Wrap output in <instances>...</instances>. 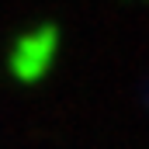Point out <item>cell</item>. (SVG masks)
<instances>
[{
	"label": "cell",
	"mask_w": 149,
	"mask_h": 149,
	"mask_svg": "<svg viewBox=\"0 0 149 149\" xmlns=\"http://www.w3.org/2000/svg\"><path fill=\"white\" fill-rule=\"evenodd\" d=\"M52 35H31L24 38L21 45H17V52H14V59H10V66H14V73H17V80H38V76L49 70V59H52Z\"/></svg>",
	"instance_id": "cell-1"
}]
</instances>
